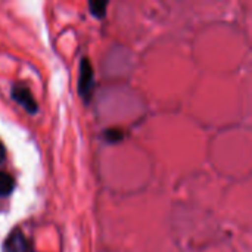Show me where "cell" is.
<instances>
[{
	"label": "cell",
	"mask_w": 252,
	"mask_h": 252,
	"mask_svg": "<svg viewBox=\"0 0 252 252\" xmlns=\"http://www.w3.org/2000/svg\"><path fill=\"white\" fill-rule=\"evenodd\" d=\"M3 252H32L30 241L21 230H13L3 244Z\"/></svg>",
	"instance_id": "obj_1"
},
{
	"label": "cell",
	"mask_w": 252,
	"mask_h": 252,
	"mask_svg": "<svg viewBox=\"0 0 252 252\" xmlns=\"http://www.w3.org/2000/svg\"><path fill=\"white\" fill-rule=\"evenodd\" d=\"M93 87V69L90 65V61L87 58H83L81 61V66H80V83H78V92L81 96H87L90 94Z\"/></svg>",
	"instance_id": "obj_2"
},
{
	"label": "cell",
	"mask_w": 252,
	"mask_h": 252,
	"mask_svg": "<svg viewBox=\"0 0 252 252\" xmlns=\"http://www.w3.org/2000/svg\"><path fill=\"white\" fill-rule=\"evenodd\" d=\"M12 97L22 105L28 112H35L37 111V102L32 97L31 92L25 86H15L12 90Z\"/></svg>",
	"instance_id": "obj_3"
},
{
	"label": "cell",
	"mask_w": 252,
	"mask_h": 252,
	"mask_svg": "<svg viewBox=\"0 0 252 252\" xmlns=\"http://www.w3.org/2000/svg\"><path fill=\"white\" fill-rule=\"evenodd\" d=\"M15 188V180L10 174L0 171V196H6L9 193H12Z\"/></svg>",
	"instance_id": "obj_4"
},
{
	"label": "cell",
	"mask_w": 252,
	"mask_h": 252,
	"mask_svg": "<svg viewBox=\"0 0 252 252\" xmlns=\"http://www.w3.org/2000/svg\"><path fill=\"white\" fill-rule=\"evenodd\" d=\"M106 6H108V3H105V1H90V4H89L90 12L97 18H102L105 15Z\"/></svg>",
	"instance_id": "obj_5"
},
{
	"label": "cell",
	"mask_w": 252,
	"mask_h": 252,
	"mask_svg": "<svg viewBox=\"0 0 252 252\" xmlns=\"http://www.w3.org/2000/svg\"><path fill=\"white\" fill-rule=\"evenodd\" d=\"M4 159V148H3V145L0 143V162Z\"/></svg>",
	"instance_id": "obj_6"
}]
</instances>
